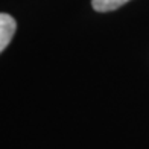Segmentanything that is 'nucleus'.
Returning a JSON list of instances; mask_svg holds the SVG:
<instances>
[{
  "label": "nucleus",
  "instance_id": "nucleus-1",
  "mask_svg": "<svg viewBox=\"0 0 149 149\" xmlns=\"http://www.w3.org/2000/svg\"><path fill=\"white\" fill-rule=\"evenodd\" d=\"M15 29H17V23L14 17L0 12V53L11 43V40L15 33Z\"/></svg>",
  "mask_w": 149,
  "mask_h": 149
},
{
  "label": "nucleus",
  "instance_id": "nucleus-2",
  "mask_svg": "<svg viewBox=\"0 0 149 149\" xmlns=\"http://www.w3.org/2000/svg\"><path fill=\"white\" fill-rule=\"evenodd\" d=\"M130 0H91V6L97 12H108L123 6Z\"/></svg>",
  "mask_w": 149,
  "mask_h": 149
}]
</instances>
